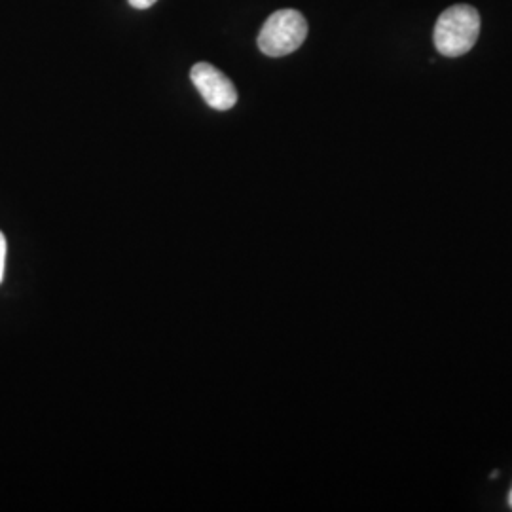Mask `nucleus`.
I'll list each match as a JSON object with an SVG mask.
<instances>
[{
	"label": "nucleus",
	"instance_id": "obj_1",
	"mask_svg": "<svg viewBox=\"0 0 512 512\" xmlns=\"http://www.w3.org/2000/svg\"><path fill=\"white\" fill-rule=\"evenodd\" d=\"M480 35V16L473 6L456 4L440 16L433 40L444 57H461L473 50Z\"/></svg>",
	"mask_w": 512,
	"mask_h": 512
},
{
	"label": "nucleus",
	"instance_id": "obj_2",
	"mask_svg": "<svg viewBox=\"0 0 512 512\" xmlns=\"http://www.w3.org/2000/svg\"><path fill=\"white\" fill-rule=\"evenodd\" d=\"M308 37V21L296 10H279L266 19L258 48L268 57H285L296 52Z\"/></svg>",
	"mask_w": 512,
	"mask_h": 512
},
{
	"label": "nucleus",
	"instance_id": "obj_3",
	"mask_svg": "<svg viewBox=\"0 0 512 512\" xmlns=\"http://www.w3.org/2000/svg\"><path fill=\"white\" fill-rule=\"evenodd\" d=\"M190 78L203 101L215 110H230L238 103V90L232 80L209 63L194 65Z\"/></svg>",
	"mask_w": 512,
	"mask_h": 512
},
{
	"label": "nucleus",
	"instance_id": "obj_4",
	"mask_svg": "<svg viewBox=\"0 0 512 512\" xmlns=\"http://www.w3.org/2000/svg\"><path fill=\"white\" fill-rule=\"evenodd\" d=\"M4 266H6V238L0 232V283L4 279Z\"/></svg>",
	"mask_w": 512,
	"mask_h": 512
},
{
	"label": "nucleus",
	"instance_id": "obj_5",
	"mask_svg": "<svg viewBox=\"0 0 512 512\" xmlns=\"http://www.w3.org/2000/svg\"><path fill=\"white\" fill-rule=\"evenodd\" d=\"M154 2H156V0H129V4H131L133 8H137V10H147Z\"/></svg>",
	"mask_w": 512,
	"mask_h": 512
},
{
	"label": "nucleus",
	"instance_id": "obj_6",
	"mask_svg": "<svg viewBox=\"0 0 512 512\" xmlns=\"http://www.w3.org/2000/svg\"><path fill=\"white\" fill-rule=\"evenodd\" d=\"M509 505H511V509H512V488H511V494H509Z\"/></svg>",
	"mask_w": 512,
	"mask_h": 512
}]
</instances>
